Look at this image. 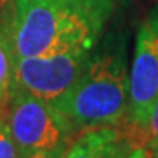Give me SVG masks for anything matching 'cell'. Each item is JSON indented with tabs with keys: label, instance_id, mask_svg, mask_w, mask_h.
Here are the masks:
<instances>
[{
	"label": "cell",
	"instance_id": "cell-1",
	"mask_svg": "<svg viewBox=\"0 0 158 158\" xmlns=\"http://www.w3.org/2000/svg\"><path fill=\"white\" fill-rule=\"evenodd\" d=\"M114 0H13L8 35L13 56L95 47Z\"/></svg>",
	"mask_w": 158,
	"mask_h": 158
},
{
	"label": "cell",
	"instance_id": "cell-2",
	"mask_svg": "<svg viewBox=\"0 0 158 158\" xmlns=\"http://www.w3.org/2000/svg\"><path fill=\"white\" fill-rule=\"evenodd\" d=\"M129 105V63L126 37L106 35L97 44L81 77L55 103L76 132L95 127H119Z\"/></svg>",
	"mask_w": 158,
	"mask_h": 158
},
{
	"label": "cell",
	"instance_id": "cell-3",
	"mask_svg": "<svg viewBox=\"0 0 158 158\" xmlns=\"http://www.w3.org/2000/svg\"><path fill=\"white\" fill-rule=\"evenodd\" d=\"M5 119L19 158L64 148L77 134L53 103L23 90L10 92Z\"/></svg>",
	"mask_w": 158,
	"mask_h": 158
},
{
	"label": "cell",
	"instance_id": "cell-4",
	"mask_svg": "<svg viewBox=\"0 0 158 158\" xmlns=\"http://www.w3.org/2000/svg\"><path fill=\"white\" fill-rule=\"evenodd\" d=\"M94 48L79 47L50 55L13 56L10 92L23 90L55 105L81 77Z\"/></svg>",
	"mask_w": 158,
	"mask_h": 158
},
{
	"label": "cell",
	"instance_id": "cell-5",
	"mask_svg": "<svg viewBox=\"0 0 158 158\" xmlns=\"http://www.w3.org/2000/svg\"><path fill=\"white\" fill-rule=\"evenodd\" d=\"M158 98V3L140 23L129 64V105L126 123L132 131L145 126Z\"/></svg>",
	"mask_w": 158,
	"mask_h": 158
},
{
	"label": "cell",
	"instance_id": "cell-6",
	"mask_svg": "<svg viewBox=\"0 0 158 158\" xmlns=\"http://www.w3.org/2000/svg\"><path fill=\"white\" fill-rule=\"evenodd\" d=\"M121 145V126L87 129L74 135L61 158H118Z\"/></svg>",
	"mask_w": 158,
	"mask_h": 158
},
{
	"label": "cell",
	"instance_id": "cell-7",
	"mask_svg": "<svg viewBox=\"0 0 158 158\" xmlns=\"http://www.w3.org/2000/svg\"><path fill=\"white\" fill-rule=\"evenodd\" d=\"M13 52L10 44L8 27L0 24V103L6 105L11 89V68Z\"/></svg>",
	"mask_w": 158,
	"mask_h": 158
},
{
	"label": "cell",
	"instance_id": "cell-8",
	"mask_svg": "<svg viewBox=\"0 0 158 158\" xmlns=\"http://www.w3.org/2000/svg\"><path fill=\"white\" fill-rule=\"evenodd\" d=\"M121 129H123V145H121L118 158H152V150L145 140L126 131L123 126Z\"/></svg>",
	"mask_w": 158,
	"mask_h": 158
},
{
	"label": "cell",
	"instance_id": "cell-9",
	"mask_svg": "<svg viewBox=\"0 0 158 158\" xmlns=\"http://www.w3.org/2000/svg\"><path fill=\"white\" fill-rule=\"evenodd\" d=\"M124 129L129 131V132H132V134H135L142 140H145L148 145H152V143H158V98L155 100L152 110H150V114L147 118L145 126H143L140 131H132V129H127V127H124Z\"/></svg>",
	"mask_w": 158,
	"mask_h": 158
},
{
	"label": "cell",
	"instance_id": "cell-10",
	"mask_svg": "<svg viewBox=\"0 0 158 158\" xmlns=\"http://www.w3.org/2000/svg\"><path fill=\"white\" fill-rule=\"evenodd\" d=\"M0 158H19L5 116H0Z\"/></svg>",
	"mask_w": 158,
	"mask_h": 158
},
{
	"label": "cell",
	"instance_id": "cell-11",
	"mask_svg": "<svg viewBox=\"0 0 158 158\" xmlns=\"http://www.w3.org/2000/svg\"><path fill=\"white\" fill-rule=\"evenodd\" d=\"M64 150H66V147L58 148V150H50V152H35V153H31V155L23 156V158H61Z\"/></svg>",
	"mask_w": 158,
	"mask_h": 158
},
{
	"label": "cell",
	"instance_id": "cell-12",
	"mask_svg": "<svg viewBox=\"0 0 158 158\" xmlns=\"http://www.w3.org/2000/svg\"><path fill=\"white\" fill-rule=\"evenodd\" d=\"M150 150H152V158H158V143H152Z\"/></svg>",
	"mask_w": 158,
	"mask_h": 158
},
{
	"label": "cell",
	"instance_id": "cell-13",
	"mask_svg": "<svg viewBox=\"0 0 158 158\" xmlns=\"http://www.w3.org/2000/svg\"><path fill=\"white\" fill-rule=\"evenodd\" d=\"M5 114H6V105L0 103V116H5Z\"/></svg>",
	"mask_w": 158,
	"mask_h": 158
}]
</instances>
